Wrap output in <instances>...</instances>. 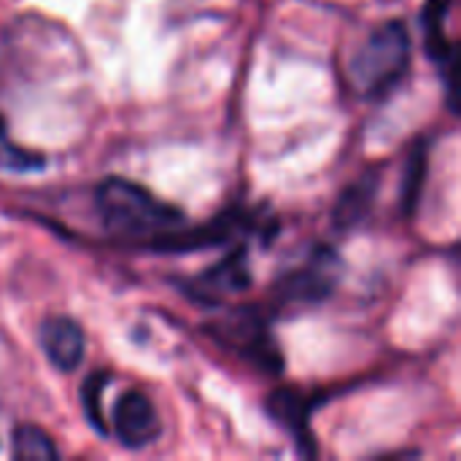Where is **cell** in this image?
Returning <instances> with one entry per match:
<instances>
[{
	"label": "cell",
	"instance_id": "1",
	"mask_svg": "<svg viewBox=\"0 0 461 461\" xmlns=\"http://www.w3.org/2000/svg\"><path fill=\"white\" fill-rule=\"evenodd\" d=\"M95 205L108 230L124 238H151L157 249L184 230V213L178 208L127 178H105L95 192Z\"/></svg>",
	"mask_w": 461,
	"mask_h": 461
},
{
	"label": "cell",
	"instance_id": "2",
	"mask_svg": "<svg viewBox=\"0 0 461 461\" xmlns=\"http://www.w3.org/2000/svg\"><path fill=\"white\" fill-rule=\"evenodd\" d=\"M411 65V32L402 22H386L370 32L351 59L354 86L365 97L389 95L408 73Z\"/></svg>",
	"mask_w": 461,
	"mask_h": 461
},
{
	"label": "cell",
	"instance_id": "3",
	"mask_svg": "<svg viewBox=\"0 0 461 461\" xmlns=\"http://www.w3.org/2000/svg\"><path fill=\"white\" fill-rule=\"evenodd\" d=\"M216 330L219 332H211V335H216L224 346L240 351L243 357H249L259 367H265V370L281 367V357H278V348L270 338V330L254 313H238V316L221 321Z\"/></svg>",
	"mask_w": 461,
	"mask_h": 461
},
{
	"label": "cell",
	"instance_id": "4",
	"mask_svg": "<svg viewBox=\"0 0 461 461\" xmlns=\"http://www.w3.org/2000/svg\"><path fill=\"white\" fill-rule=\"evenodd\" d=\"M113 435L124 448H146L159 438V416L143 392H124L113 405Z\"/></svg>",
	"mask_w": 461,
	"mask_h": 461
},
{
	"label": "cell",
	"instance_id": "5",
	"mask_svg": "<svg viewBox=\"0 0 461 461\" xmlns=\"http://www.w3.org/2000/svg\"><path fill=\"white\" fill-rule=\"evenodd\" d=\"M338 257L330 251H319L311 257L308 265H303L300 270L289 273L281 284V294L286 300H297V303H319L324 300L332 286H335V276H338Z\"/></svg>",
	"mask_w": 461,
	"mask_h": 461
},
{
	"label": "cell",
	"instance_id": "6",
	"mask_svg": "<svg viewBox=\"0 0 461 461\" xmlns=\"http://www.w3.org/2000/svg\"><path fill=\"white\" fill-rule=\"evenodd\" d=\"M41 346L46 359L59 373H73L84 359V332L68 316H51L41 327Z\"/></svg>",
	"mask_w": 461,
	"mask_h": 461
},
{
	"label": "cell",
	"instance_id": "7",
	"mask_svg": "<svg viewBox=\"0 0 461 461\" xmlns=\"http://www.w3.org/2000/svg\"><path fill=\"white\" fill-rule=\"evenodd\" d=\"M251 284V270H249V257L243 251H232L224 262L211 267L205 276H200L192 289L200 300H221L224 294L243 292Z\"/></svg>",
	"mask_w": 461,
	"mask_h": 461
},
{
	"label": "cell",
	"instance_id": "8",
	"mask_svg": "<svg viewBox=\"0 0 461 461\" xmlns=\"http://www.w3.org/2000/svg\"><path fill=\"white\" fill-rule=\"evenodd\" d=\"M448 14H451V0H427V8H424V46H427V54L443 68L448 95H451L454 92L451 89V73H454V65H456V46L446 35Z\"/></svg>",
	"mask_w": 461,
	"mask_h": 461
},
{
	"label": "cell",
	"instance_id": "9",
	"mask_svg": "<svg viewBox=\"0 0 461 461\" xmlns=\"http://www.w3.org/2000/svg\"><path fill=\"white\" fill-rule=\"evenodd\" d=\"M43 165H46L43 154L14 143L5 124H3V119H0V170H5V173H30V170H41Z\"/></svg>",
	"mask_w": 461,
	"mask_h": 461
},
{
	"label": "cell",
	"instance_id": "10",
	"mask_svg": "<svg viewBox=\"0 0 461 461\" xmlns=\"http://www.w3.org/2000/svg\"><path fill=\"white\" fill-rule=\"evenodd\" d=\"M14 456H16V459L51 461L59 459V451H57L54 440H51L43 429L27 424V427H19V429L14 432Z\"/></svg>",
	"mask_w": 461,
	"mask_h": 461
},
{
	"label": "cell",
	"instance_id": "11",
	"mask_svg": "<svg viewBox=\"0 0 461 461\" xmlns=\"http://www.w3.org/2000/svg\"><path fill=\"white\" fill-rule=\"evenodd\" d=\"M105 386H108V375H105V373H92V375L86 378L84 389H81V402H84L86 419H89V424H92L100 435L108 432V429H105L103 411H100V400H103V389H105Z\"/></svg>",
	"mask_w": 461,
	"mask_h": 461
}]
</instances>
